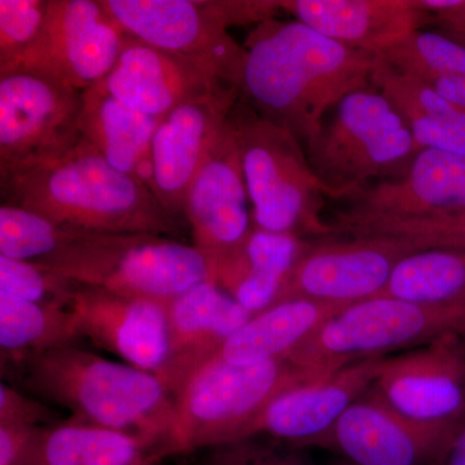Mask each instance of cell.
Instances as JSON below:
<instances>
[{
  "mask_svg": "<svg viewBox=\"0 0 465 465\" xmlns=\"http://www.w3.org/2000/svg\"><path fill=\"white\" fill-rule=\"evenodd\" d=\"M242 97L307 146L351 92L372 87L378 56L327 38L300 21L260 24L246 45Z\"/></svg>",
  "mask_w": 465,
  "mask_h": 465,
  "instance_id": "1",
  "label": "cell"
},
{
  "mask_svg": "<svg viewBox=\"0 0 465 465\" xmlns=\"http://www.w3.org/2000/svg\"><path fill=\"white\" fill-rule=\"evenodd\" d=\"M2 203L58 225L100 232L179 235L180 220L146 183L116 170L84 139L0 173Z\"/></svg>",
  "mask_w": 465,
  "mask_h": 465,
  "instance_id": "2",
  "label": "cell"
},
{
  "mask_svg": "<svg viewBox=\"0 0 465 465\" xmlns=\"http://www.w3.org/2000/svg\"><path fill=\"white\" fill-rule=\"evenodd\" d=\"M17 388L72 418L133 434L148 443L155 460L176 418V400L161 376L97 356L76 344L34 354L8 367Z\"/></svg>",
  "mask_w": 465,
  "mask_h": 465,
  "instance_id": "3",
  "label": "cell"
},
{
  "mask_svg": "<svg viewBox=\"0 0 465 465\" xmlns=\"http://www.w3.org/2000/svg\"><path fill=\"white\" fill-rule=\"evenodd\" d=\"M35 264L82 286L168 302L210 281L193 244L164 235L100 232L61 225L54 250Z\"/></svg>",
  "mask_w": 465,
  "mask_h": 465,
  "instance_id": "4",
  "label": "cell"
},
{
  "mask_svg": "<svg viewBox=\"0 0 465 465\" xmlns=\"http://www.w3.org/2000/svg\"><path fill=\"white\" fill-rule=\"evenodd\" d=\"M231 121L253 226L302 240L333 235L332 226L322 216L329 192L312 170L302 143L262 118L242 94Z\"/></svg>",
  "mask_w": 465,
  "mask_h": 465,
  "instance_id": "5",
  "label": "cell"
},
{
  "mask_svg": "<svg viewBox=\"0 0 465 465\" xmlns=\"http://www.w3.org/2000/svg\"><path fill=\"white\" fill-rule=\"evenodd\" d=\"M313 381L318 378L287 358L252 366H232L208 358L174 393L176 418L163 455L191 454L242 440L272 401Z\"/></svg>",
  "mask_w": 465,
  "mask_h": 465,
  "instance_id": "6",
  "label": "cell"
},
{
  "mask_svg": "<svg viewBox=\"0 0 465 465\" xmlns=\"http://www.w3.org/2000/svg\"><path fill=\"white\" fill-rule=\"evenodd\" d=\"M304 149L330 200L401 173L418 154L409 127L375 87L345 96Z\"/></svg>",
  "mask_w": 465,
  "mask_h": 465,
  "instance_id": "7",
  "label": "cell"
},
{
  "mask_svg": "<svg viewBox=\"0 0 465 465\" xmlns=\"http://www.w3.org/2000/svg\"><path fill=\"white\" fill-rule=\"evenodd\" d=\"M450 333L465 338V304H423L379 296L324 322L287 360L321 379L358 361L411 351Z\"/></svg>",
  "mask_w": 465,
  "mask_h": 465,
  "instance_id": "8",
  "label": "cell"
},
{
  "mask_svg": "<svg viewBox=\"0 0 465 465\" xmlns=\"http://www.w3.org/2000/svg\"><path fill=\"white\" fill-rule=\"evenodd\" d=\"M130 38L101 0H50L41 35L0 76L33 73L84 91L109 74Z\"/></svg>",
  "mask_w": 465,
  "mask_h": 465,
  "instance_id": "9",
  "label": "cell"
},
{
  "mask_svg": "<svg viewBox=\"0 0 465 465\" xmlns=\"http://www.w3.org/2000/svg\"><path fill=\"white\" fill-rule=\"evenodd\" d=\"M128 35L150 47L188 58L241 88L246 48L229 34L220 2L101 0Z\"/></svg>",
  "mask_w": 465,
  "mask_h": 465,
  "instance_id": "10",
  "label": "cell"
},
{
  "mask_svg": "<svg viewBox=\"0 0 465 465\" xmlns=\"http://www.w3.org/2000/svg\"><path fill=\"white\" fill-rule=\"evenodd\" d=\"M183 219L193 246L206 260L210 281L243 247L253 229L250 198L231 115L193 180Z\"/></svg>",
  "mask_w": 465,
  "mask_h": 465,
  "instance_id": "11",
  "label": "cell"
},
{
  "mask_svg": "<svg viewBox=\"0 0 465 465\" xmlns=\"http://www.w3.org/2000/svg\"><path fill=\"white\" fill-rule=\"evenodd\" d=\"M415 252L418 250L411 244L388 237H349L308 244L273 305L312 300L351 307L379 298L401 260Z\"/></svg>",
  "mask_w": 465,
  "mask_h": 465,
  "instance_id": "12",
  "label": "cell"
},
{
  "mask_svg": "<svg viewBox=\"0 0 465 465\" xmlns=\"http://www.w3.org/2000/svg\"><path fill=\"white\" fill-rule=\"evenodd\" d=\"M82 101L84 91L48 76H0V173L78 142Z\"/></svg>",
  "mask_w": 465,
  "mask_h": 465,
  "instance_id": "13",
  "label": "cell"
},
{
  "mask_svg": "<svg viewBox=\"0 0 465 465\" xmlns=\"http://www.w3.org/2000/svg\"><path fill=\"white\" fill-rule=\"evenodd\" d=\"M371 390L415 423L455 430L465 418L464 336L385 356Z\"/></svg>",
  "mask_w": 465,
  "mask_h": 465,
  "instance_id": "14",
  "label": "cell"
},
{
  "mask_svg": "<svg viewBox=\"0 0 465 465\" xmlns=\"http://www.w3.org/2000/svg\"><path fill=\"white\" fill-rule=\"evenodd\" d=\"M454 430L410 420L370 388L313 446L353 465H440Z\"/></svg>",
  "mask_w": 465,
  "mask_h": 465,
  "instance_id": "15",
  "label": "cell"
},
{
  "mask_svg": "<svg viewBox=\"0 0 465 465\" xmlns=\"http://www.w3.org/2000/svg\"><path fill=\"white\" fill-rule=\"evenodd\" d=\"M79 339L163 376L170 361L166 302L76 283L67 309Z\"/></svg>",
  "mask_w": 465,
  "mask_h": 465,
  "instance_id": "16",
  "label": "cell"
},
{
  "mask_svg": "<svg viewBox=\"0 0 465 465\" xmlns=\"http://www.w3.org/2000/svg\"><path fill=\"white\" fill-rule=\"evenodd\" d=\"M242 94L222 92L182 104L159 122L150 149V189L176 219L208 150Z\"/></svg>",
  "mask_w": 465,
  "mask_h": 465,
  "instance_id": "17",
  "label": "cell"
},
{
  "mask_svg": "<svg viewBox=\"0 0 465 465\" xmlns=\"http://www.w3.org/2000/svg\"><path fill=\"white\" fill-rule=\"evenodd\" d=\"M99 84L131 108L158 119L182 104L208 94H242L241 88L226 84L207 67L150 47L133 36Z\"/></svg>",
  "mask_w": 465,
  "mask_h": 465,
  "instance_id": "18",
  "label": "cell"
},
{
  "mask_svg": "<svg viewBox=\"0 0 465 465\" xmlns=\"http://www.w3.org/2000/svg\"><path fill=\"white\" fill-rule=\"evenodd\" d=\"M384 357L358 361L283 391L251 424L243 439L269 436L293 448L313 446L372 387Z\"/></svg>",
  "mask_w": 465,
  "mask_h": 465,
  "instance_id": "19",
  "label": "cell"
},
{
  "mask_svg": "<svg viewBox=\"0 0 465 465\" xmlns=\"http://www.w3.org/2000/svg\"><path fill=\"white\" fill-rule=\"evenodd\" d=\"M341 213L353 216L407 217L465 208V155L420 150L401 173L369 183L347 198Z\"/></svg>",
  "mask_w": 465,
  "mask_h": 465,
  "instance_id": "20",
  "label": "cell"
},
{
  "mask_svg": "<svg viewBox=\"0 0 465 465\" xmlns=\"http://www.w3.org/2000/svg\"><path fill=\"white\" fill-rule=\"evenodd\" d=\"M280 5L327 38L374 54L432 25V16L415 0H284Z\"/></svg>",
  "mask_w": 465,
  "mask_h": 465,
  "instance_id": "21",
  "label": "cell"
},
{
  "mask_svg": "<svg viewBox=\"0 0 465 465\" xmlns=\"http://www.w3.org/2000/svg\"><path fill=\"white\" fill-rule=\"evenodd\" d=\"M170 361L163 381L173 396L195 367L213 356L255 314L213 281H204L166 302Z\"/></svg>",
  "mask_w": 465,
  "mask_h": 465,
  "instance_id": "22",
  "label": "cell"
},
{
  "mask_svg": "<svg viewBox=\"0 0 465 465\" xmlns=\"http://www.w3.org/2000/svg\"><path fill=\"white\" fill-rule=\"evenodd\" d=\"M161 119L131 108L99 84L84 91L79 134L116 170L150 188V149Z\"/></svg>",
  "mask_w": 465,
  "mask_h": 465,
  "instance_id": "23",
  "label": "cell"
},
{
  "mask_svg": "<svg viewBox=\"0 0 465 465\" xmlns=\"http://www.w3.org/2000/svg\"><path fill=\"white\" fill-rule=\"evenodd\" d=\"M347 305L290 300L255 314L211 358L232 366L286 360L296 348Z\"/></svg>",
  "mask_w": 465,
  "mask_h": 465,
  "instance_id": "24",
  "label": "cell"
},
{
  "mask_svg": "<svg viewBox=\"0 0 465 465\" xmlns=\"http://www.w3.org/2000/svg\"><path fill=\"white\" fill-rule=\"evenodd\" d=\"M308 247L295 235L262 231L253 226L240 252L213 275L242 307L258 314L273 305L287 275Z\"/></svg>",
  "mask_w": 465,
  "mask_h": 465,
  "instance_id": "25",
  "label": "cell"
},
{
  "mask_svg": "<svg viewBox=\"0 0 465 465\" xmlns=\"http://www.w3.org/2000/svg\"><path fill=\"white\" fill-rule=\"evenodd\" d=\"M372 87L390 101L414 137L418 153L443 150L465 155V108L443 99L415 76L397 72L378 57Z\"/></svg>",
  "mask_w": 465,
  "mask_h": 465,
  "instance_id": "26",
  "label": "cell"
},
{
  "mask_svg": "<svg viewBox=\"0 0 465 465\" xmlns=\"http://www.w3.org/2000/svg\"><path fill=\"white\" fill-rule=\"evenodd\" d=\"M155 460L148 443L133 434L79 419L39 428L24 465H139Z\"/></svg>",
  "mask_w": 465,
  "mask_h": 465,
  "instance_id": "27",
  "label": "cell"
},
{
  "mask_svg": "<svg viewBox=\"0 0 465 465\" xmlns=\"http://www.w3.org/2000/svg\"><path fill=\"white\" fill-rule=\"evenodd\" d=\"M78 341L69 311L43 307L0 292V351L5 369L34 354Z\"/></svg>",
  "mask_w": 465,
  "mask_h": 465,
  "instance_id": "28",
  "label": "cell"
},
{
  "mask_svg": "<svg viewBox=\"0 0 465 465\" xmlns=\"http://www.w3.org/2000/svg\"><path fill=\"white\" fill-rule=\"evenodd\" d=\"M381 296L423 304H465V251H419L401 260Z\"/></svg>",
  "mask_w": 465,
  "mask_h": 465,
  "instance_id": "29",
  "label": "cell"
},
{
  "mask_svg": "<svg viewBox=\"0 0 465 465\" xmlns=\"http://www.w3.org/2000/svg\"><path fill=\"white\" fill-rule=\"evenodd\" d=\"M333 235L388 237L419 251H465V208L427 216L369 217L338 213L330 222Z\"/></svg>",
  "mask_w": 465,
  "mask_h": 465,
  "instance_id": "30",
  "label": "cell"
},
{
  "mask_svg": "<svg viewBox=\"0 0 465 465\" xmlns=\"http://www.w3.org/2000/svg\"><path fill=\"white\" fill-rule=\"evenodd\" d=\"M376 56L397 72L419 81L465 76L464 45L439 32L419 30Z\"/></svg>",
  "mask_w": 465,
  "mask_h": 465,
  "instance_id": "31",
  "label": "cell"
},
{
  "mask_svg": "<svg viewBox=\"0 0 465 465\" xmlns=\"http://www.w3.org/2000/svg\"><path fill=\"white\" fill-rule=\"evenodd\" d=\"M76 283L50 269L0 255V292L43 307L69 309Z\"/></svg>",
  "mask_w": 465,
  "mask_h": 465,
  "instance_id": "32",
  "label": "cell"
},
{
  "mask_svg": "<svg viewBox=\"0 0 465 465\" xmlns=\"http://www.w3.org/2000/svg\"><path fill=\"white\" fill-rule=\"evenodd\" d=\"M50 0H0V67L9 65L36 42Z\"/></svg>",
  "mask_w": 465,
  "mask_h": 465,
  "instance_id": "33",
  "label": "cell"
},
{
  "mask_svg": "<svg viewBox=\"0 0 465 465\" xmlns=\"http://www.w3.org/2000/svg\"><path fill=\"white\" fill-rule=\"evenodd\" d=\"M194 465H317L298 448L275 445L260 437H250L197 450Z\"/></svg>",
  "mask_w": 465,
  "mask_h": 465,
  "instance_id": "34",
  "label": "cell"
},
{
  "mask_svg": "<svg viewBox=\"0 0 465 465\" xmlns=\"http://www.w3.org/2000/svg\"><path fill=\"white\" fill-rule=\"evenodd\" d=\"M56 412L45 401L3 381L0 384V425L42 428L57 423Z\"/></svg>",
  "mask_w": 465,
  "mask_h": 465,
  "instance_id": "35",
  "label": "cell"
},
{
  "mask_svg": "<svg viewBox=\"0 0 465 465\" xmlns=\"http://www.w3.org/2000/svg\"><path fill=\"white\" fill-rule=\"evenodd\" d=\"M39 428L0 425V465H24Z\"/></svg>",
  "mask_w": 465,
  "mask_h": 465,
  "instance_id": "36",
  "label": "cell"
},
{
  "mask_svg": "<svg viewBox=\"0 0 465 465\" xmlns=\"http://www.w3.org/2000/svg\"><path fill=\"white\" fill-rule=\"evenodd\" d=\"M437 29L465 30V0H415Z\"/></svg>",
  "mask_w": 465,
  "mask_h": 465,
  "instance_id": "37",
  "label": "cell"
},
{
  "mask_svg": "<svg viewBox=\"0 0 465 465\" xmlns=\"http://www.w3.org/2000/svg\"><path fill=\"white\" fill-rule=\"evenodd\" d=\"M440 465H465V418L450 437Z\"/></svg>",
  "mask_w": 465,
  "mask_h": 465,
  "instance_id": "38",
  "label": "cell"
},
{
  "mask_svg": "<svg viewBox=\"0 0 465 465\" xmlns=\"http://www.w3.org/2000/svg\"><path fill=\"white\" fill-rule=\"evenodd\" d=\"M436 32L442 34L465 47V30L437 29Z\"/></svg>",
  "mask_w": 465,
  "mask_h": 465,
  "instance_id": "39",
  "label": "cell"
},
{
  "mask_svg": "<svg viewBox=\"0 0 465 465\" xmlns=\"http://www.w3.org/2000/svg\"><path fill=\"white\" fill-rule=\"evenodd\" d=\"M155 460H153V459H149V460H145L143 461V463L142 464H139V465H153V463H154Z\"/></svg>",
  "mask_w": 465,
  "mask_h": 465,
  "instance_id": "40",
  "label": "cell"
},
{
  "mask_svg": "<svg viewBox=\"0 0 465 465\" xmlns=\"http://www.w3.org/2000/svg\"><path fill=\"white\" fill-rule=\"evenodd\" d=\"M338 465H353V464H351V463H348V461H342V463H339Z\"/></svg>",
  "mask_w": 465,
  "mask_h": 465,
  "instance_id": "41",
  "label": "cell"
}]
</instances>
